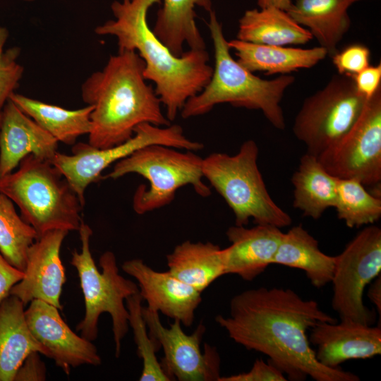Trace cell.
Returning <instances> with one entry per match:
<instances>
[{"label":"cell","mask_w":381,"mask_h":381,"mask_svg":"<svg viewBox=\"0 0 381 381\" xmlns=\"http://www.w3.org/2000/svg\"><path fill=\"white\" fill-rule=\"evenodd\" d=\"M215 320L236 343L267 356L287 380H360L353 373L326 367L317 360L307 332L319 322L337 320L317 301L304 299L291 289L243 291L231 299L229 315H218Z\"/></svg>","instance_id":"cell-1"},{"label":"cell","mask_w":381,"mask_h":381,"mask_svg":"<svg viewBox=\"0 0 381 381\" xmlns=\"http://www.w3.org/2000/svg\"><path fill=\"white\" fill-rule=\"evenodd\" d=\"M161 0L114 1V19L98 25L95 32L117 40L118 52L135 51L145 62L143 75L155 85V92L171 122L186 101L199 93L210 81L213 68L206 49H189L174 56L155 35L147 23L149 9Z\"/></svg>","instance_id":"cell-2"},{"label":"cell","mask_w":381,"mask_h":381,"mask_svg":"<svg viewBox=\"0 0 381 381\" xmlns=\"http://www.w3.org/2000/svg\"><path fill=\"white\" fill-rule=\"evenodd\" d=\"M145 62L133 50L111 55L100 70L92 73L81 85V97L94 106L90 115L88 143L104 149L130 139L137 126L150 123L167 126L162 102L143 75Z\"/></svg>","instance_id":"cell-3"},{"label":"cell","mask_w":381,"mask_h":381,"mask_svg":"<svg viewBox=\"0 0 381 381\" xmlns=\"http://www.w3.org/2000/svg\"><path fill=\"white\" fill-rule=\"evenodd\" d=\"M207 26L214 53L212 75L205 87L186 101L181 111L182 118L203 115L217 104L229 103L236 107L260 110L274 128L284 130L286 124L280 102L295 78L283 74L264 80L255 75L231 56L222 25L214 11L210 12Z\"/></svg>","instance_id":"cell-4"},{"label":"cell","mask_w":381,"mask_h":381,"mask_svg":"<svg viewBox=\"0 0 381 381\" xmlns=\"http://www.w3.org/2000/svg\"><path fill=\"white\" fill-rule=\"evenodd\" d=\"M18 166L0 178V191L19 207L37 238L53 230L78 231L84 205L58 169L32 155Z\"/></svg>","instance_id":"cell-5"},{"label":"cell","mask_w":381,"mask_h":381,"mask_svg":"<svg viewBox=\"0 0 381 381\" xmlns=\"http://www.w3.org/2000/svg\"><path fill=\"white\" fill-rule=\"evenodd\" d=\"M258 153L253 140H246L234 155L212 153L202 158L203 178L231 208L235 225L246 226L253 219L255 224L288 226L291 217L269 194L258 167Z\"/></svg>","instance_id":"cell-6"},{"label":"cell","mask_w":381,"mask_h":381,"mask_svg":"<svg viewBox=\"0 0 381 381\" xmlns=\"http://www.w3.org/2000/svg\"><path fill=\"white\" fill-rule=\"evenodd\" d=\"M78 232L81 250L72 252L70 262L78 274L85 311L76 330L87 340H95L98 335L99 318L103 313H109L112 322L115 356L118 358L129 327L125 301L139 292V288L136 283L119 274L116 256L111 251H106L100 256V272L90 248L92 229L83 220Z\"/></svg>","instance_id":"cell-7"},{"label":"cell","mask_w":381,"mask_h":381,"mask_svg":"<svg viewBox=\"0 0 381 381\" xmlns=\"http://www.w3.org/2000/svg\"><path fill=\"white\" fill-rule=\"evenodd\" d=\"M179 150L162 145L144 147L115 163L103 179L137 174L147 180L149 187L140 185L133 195V208L138 214L167 205L185 186L190 185L199 195L208 197L211 191L202 181V158L194 151Z\"/></svg>","instance_id":"cell-8"},{"label":"cell","mask_w":381,"mask_h":381,"mask_svg":"<svg viewBox=\"0 0 381 381\" xmlns=\"http://www.w3.org/2000/svg\"><path fill=\"white\" fill-rule=\"evenodd\" d=\"M368 99L360 94L353 78L334 75L325 86L306 98L292 131L316 157L336 145L362 113Z\"/></svg>","instance_id":"cell-9"},{"label":"cell","mask_w":381,"mask_h":381,"mask_svg":"<svg viewBox=\"0 0 381 381\" xmlns=\"http://www.w3.org/2000/svg\"><path fill=\"white\" fill-rule=\"evenodd\" d=\"M150 145L194 152L203 147L201 143L185 136L179 125L162 127L143 123L136 126L130 139L119 145L100 149L88 143H75L72 145L71 155L57 152L51 162L67 180L84 205L86 188L103 179L102 174L105 169Z\"/></svg>","instance_id":"cell-10"},{"label":"cell","mask_w":381,"mask_h":381,"mask_svg":"<svg viewBox=\"0 0 381 381\" xmlns=\"http://www.w3.org/2000/svg\"><path fill=\"white\" fill-rule=\"evenodd\" d=\"M381 272V229L368 225L335 256L332 308L341 320L372 325L376 313L363 303L364 289Z\"/></svg>","instance_id":"cell-11"},{"label":"cell","mask_w":381,"mask_h":381,"mask_svg":"<svg viewBox=\"0 0 381 381\" xmlns=\"http://www.w3.org/2000/svg\"><path fill=\"white\" fill-rule=\"evenodd\" d=\"M317 158L338 179H354L380 191L381 87L348 133Z\"/></svg>","instance_id":"cell-12"},{"label":"cell","mask_w":381,"mask_h":381,"mask_svg":"<svg viewBox=\"0 0 381 381\" xmlns=\"http://www.w3.org/2000/svg\"><path fill=\"white\" fill-rule=\"evenodd\" d=\"M142 313L150 335L162 348L160 364L171 380L218 381L220 356L216 348L208 344L202 350L200 344L206 330L202 322L191 334H187L179 320L166 327L158 312L143 306Z\"/></svg>","instance_id":"cell-13"},{"label":"cell","mask_w":381,"mask_h":381,"mask_svg":"<svg viewBox=\"0 0 381 381\" xmlns=\"http://www.w3.org/2000/svg\"><path fill=\"white\" fill-rule=\"evenodd\" d=\"M56 307L33 300L25 310L28 326L35 339L42 345L48 358L65 373L82 365H99L102 359L97 347L75 333L62 319Z\"/></svg>","instance_id":"cell-14"},{"label":"cell","mask_w":381,"mask_h":381,"mask_svg":"<svg viewBox=\"0 0 381 381\" xmlns=\"http://www.w3.org/2000/svg\"><path fill=\"white\" fill-rule=\"evenodd\" d=\"M68 234L65 230L50 231L30 246L23 277L11 288L10 295L18 297L25 306L40 300L63 309L60 299L66 277L60 250Z\"/></svg>","instance_id":"cell-15"},{"label":"cell","mask_w":381,"mask_h":381,"mask_svg":"<svg viewBox=\"0 0 381 381\" xmlns=\"http://www.w3.org/2000/svg\"><path fill=\"white\" fill-rule=\"evenodd\" d=\"M122 270L138 282L139 292L147 308L192 326L195 312L202 302V293L183 283L168 270L157 271L141 259L125 261Z\"/></svg>","instance_id":"cell-16"},{"label":"cell","mask_w":381,"mask_h":381,"mask_svg":"<svg viewBox=\"0 0 381 381\" xmlns=\"http://www.w3.org/2000/svg\"><path fill=\"white\" fill-rule=\"evenodd\" d=\"M310 344L317 347V360L323 365L337 368L351 359H366L381 353V327L341 320L321 322L310 329Z\"/></svg>","instance_id":"cell-17"},{"label":"cell","mask_w":381,"mask_h":381,"mask_svg":"<svg viewBox=\"0 0 381 381\" xmlns=\"http://www.w3.org/2000/svg\"><path fill=\"white\" fill-rule=\"evenodd\" d=\"M59 142L11 99L1 112L0 178L11 173L26 156L51 162Z\"/></svg>","instance_id":"cell-18"},{"label":"cell","mask_w":381,"mask_h":381,"mask_svg":"<svg viewBox=\"0 0 381 381\" xmlns=\"http://www.w3.org/2000/svg\"><path fill=\"white\" fill-rule=\"evenodd\" d=\"M283 234L270 224L230 226L226 234L231 245L224 248L226 274H237L248 282L255 279L272 265Z\"/></svg>","instance_id":"cell-19"},{"label":"cell","mask_w":381,"mask_h":381,"mask_svg":"<svg viewBox=\"0 0 381 381\" xmlns=\"http://www.w3.org/2000/svg\"><path fill=\"white\" fill-rule=\"evenodd\" d=\"M25 306L13 295L0 303V381H13L18 368L30 353L37 351L48 356L28 326Z\"/></svg>","instance_id":"cell-20"},{"label":"cell","mask_w":381,"mask_h":381,"mask_svg":"<svg viewBox=\"0 0 381 381\" xmlns=\"http://www.w3.org/2000/svg\"><path fill=\"white\" fill-rule=\"evenodd\" d=\"M359 1L296 0L286 13L298 24L306 27L332 57L351 27L348 9Z\"/></svg>","instance_id":"cell-21"},{"label":"cell","mask_w":381,"mask_h":381,"mask_svg":"<svg viewBox=\"0 0 381 381\" xmlns=\"http://www.w3.org/2000/svg\"><path fill=\"white\" fill-rule=\"evenodd\" d=\"M234 50L237 62L248 71L264 72L266 75L288 74L301 68H310L325 59L322 47L311 49L255 44L238 39L228 42Z\"/></svg>","instance_id":"cell-22"},{"label":"cell","mask_w":381,"mask_h":381,"mask_svg":"<svg viewBox=\"0 0 381 381\" xmlns=\"http://www.w3.org/2000/svg\"><path fill=\"white\" fill-rule=\"evenodd\" d=\"M168 271L202 293L226 274L224 248L212 242L186 241L167 255Z\"/></svg>","instance_id":"cell-23"},{"label":"cell","mask_w":381,"mask_h":381,"mask_svg":"<svg viewBox=\"0 0 381 381\" xmlns=\"http://www.w3.org/2000/svg\"><path fill=\"white\" fill-rule=\"evenodd\" d=\"M195 6L209 13L212 0H163L152 31L176 56L183 54V44L190 49H205V40L195 22Z\"/></svg>","instance_id":"cell-24"},{"label":"cell","mask_w":381,"mask_h":381,"mask_svg":"<svg viewBox=\"0 0 381 381\" xmlns=\"http://www.w3.org/2000/svg\"><path fill=\"white\" fill-rule=\"evenodd\" d=\"M273 264L304 271L311 284L320 289L331 282L335 256L322 252L318 241L298 224L283 234Z\"/></svg>","instance_id":"cell-25"},{"label":"cell","mask_w":381,"mask_h":381,"mask_svg":"<svg viewBox=\"0 0 381 381\" xmlns=\"http://www.w3.org/2000/svg\"><path fill=\"white\" fill-rule=\"evenodd\" d=\"M313 38L286 11L272 7L246 11L238 20L236 35L242 41L276 46L305 44Z\"/></svg>","instance_id":"cell-26"},{"label":"cell","mask_w":381,"mask_h":381,"mask_svg":"<svg viewBox=\"0 0 381 381\" xmlns=\"http://www.w3.org/2000/svg\"><path fill=\"white\" fill-rule=\"evenodd\" d=\"M294 208L305 217L317 220L334 207L338 179L329 174L318 158L306 153L291 177Z\"/></svg>","instance_id":"cell-27"},{"label":"cell","mask_w":381,"mask_h":381,"mask_svg":"<svg viewBox=\"0 0 381 381\" xmlns=\"http://www.w3.org/2000/svg\"><path fill=\"white\" fill-rule=\"evenodd\" d=\"M9 99L58 142L73 145L80 136L90 132L92 105L71 110L16 92Z\"/></svg>","instance_id":"cell-28"},{"label":"cell","mask_w":381,"mask_h":381,"mask_svg":"<svg viewBox=\"0 0 381 381\" xmlns=\"http://www.w3.org/2000/svg\"><path fill=\"white\" fill-rule=\"evenodd\" d=\"M334 208L349 228L373 224L381 217L380 196L368 191L354 179H338Z\"/></svg>","instance_id":"cell-29"},{"label":"cell","mask_w":381,"mask_h":381,"mask_svg":"<svg viewBox=\"0 0 381 381\" xmlns=\"http://www.w3.org/2000/svg\"><path fill=\"white\" fill-rule=\"evenodd\" d=\"M37 239L35 229L17 213L13 201L0 191V252L5 259L23 272L28 250Z\"/></svg>","instance_id":"cell-30"},{"label":"cell","mask_w":381,"mask_h":381,"mask_svg":"<svg viewBox=\"0 0 381 381\" xmlns=\"http://www.w3.org/2000/svg\"><path fill=\"white\" fill-rule=\"evenodd\" d=\"M143 297L140 292L128 297L125 302L128 312V325L133 332L138 356L143 361L140 381H170L156 356L161 348L150 335L142 313Z\"/></svg>","instance_id":"cell-31"},{"label":"cell","mask_w":381,"mask_h":381,"mask_svg":"<svg viewBox=\"0 0 381 381\" xmlns=\"http://www.w3.org/2000/svg\"><path fill=\"white\" fill-rule=\"evenodd\" d=\"M8 35V30L0 27V113L19 86L23 74V67L18 62L20 49L18 47L5 49Z\"/></svg>","instance_id":"cell-32"},{"label":"cell","mask_w":381,"mask_h":381,"mask_svg":"<svg viewBox=\"0 0 381 381\" xmlns=\"http://www.w3.org/2000/svg\"><path fill=\"white\" fill-rule=\"evenodd\" d=\"M369 49L360 44L349 45L332 56L338 74L353 75L370 66Z\"/></svg>","instance_id":"cell-33"},{"label":"cell","mask_w":381,"mask_h":381,"mask_svg":"<svg viewBox=\"0 0 381 381\" xmlns=\"http://www.w3.org/2000/svg\"><path fill=\"white\" fill-rule=\"evenodd\" d=\"M286 377L277 368L262 359H256L251 369L229 376L220 377L218 381H286Z\"/></svg>","instance_id":"cell-34"},{"label":"cell","mask_w":381,"mask_h":381,"mask_svg":"<svg viewBox=\"0 0 381 381\" xmlns=\"http://www.w3.org/2000/svg\"><path fill=\"white\" fill-rule=\"evenodd\" d=\"M351 76L357 91L369 99L381 87V64L368 66Z\"/></svg>","instance_id":"cell-35"},{"label":"cell","mask_w":381,"mask_h":381,"mask_svg":"<svg viewBox=\"0 0 381 381\" xmlns=\"http://www.w3.org/2000/svg\"><path fill=\"white\" fill-rule=\"evenodd\" d=\"M39 352L28 354L18 368L13 381H44L46 380V367Z\"/></svg>","instance_id":"cell-36"},{"label":"cell","mask_w":381,"mask_h":381,"mask_svg":"<svg viewBox=\"0 0 381 381\" xmlns=\"http://www.w3.org/2000/svg\"><path fill=\"white\" fill-rule=\"evenodd\" d=\"M23 277V272L11 265L0 252V303L10 295L11 288Z\"/></svg>","instance_id":"cell-37"},{"label":"cell","mask_w":381,"mask_h":381,"mask_svg":"<svg viewBox=\"0 0 381 381\" xmlns=\"http://www.w3.org/2000/svg\"><path fill=\"white\" fill-rule=\"evenodd\" d=\"M368 296L370 301L375 305L379 316L381 315V276L378 275L370 284Z\"/></svg>","instance_id":"cell-38"},{"label":"cell","mask_w":381,"mask_h":381,"mask_svg":"<svg viewBox=\"0 0 381 381\" xmlns=\"http://www.w3.org/2000/svg\"><path fill=\"white\" fill-rule=\"evenodd\" d=\"M260 8H276L287 12L292 6L291 0H257Z\"/></svg>","instance_id":"cell-39"},{"label":"cell","mask_w":381,"mask_h":381,"mask_svg":"<svg viewBox=\"0 0 381 381\" xmlns=\"http://www.w3.org/2000/svg\"><path fill=\"white\" fill-rule=\"evenodd\" d=\"M24 1H34V0H24Z\"/></svg>","instance_id":"cell-40"},{"label":"cell","mask_w":381,"mask_h":381,"mask_svg":"<svg viewBox=\"0 0 381 381\" xmlns=\"http://www.w3.org/2000/svg\"><path fill=\"white\" fill-rule=\"evenodd\" d=\"M0 122H1V113H0Z\"/></svg>","instance_id":"cell-41"}]
</instances>
